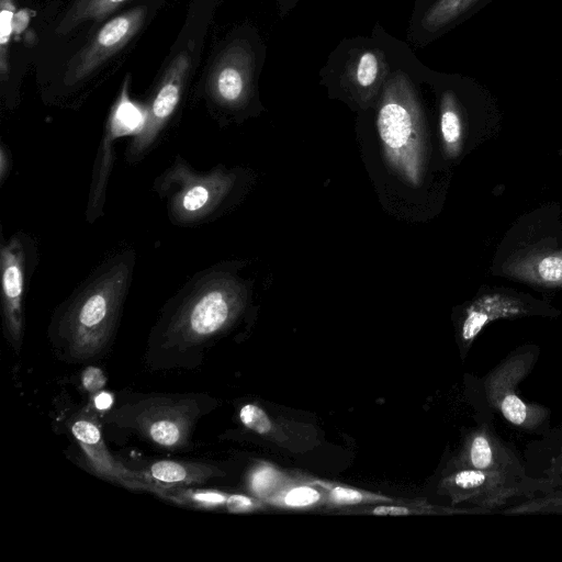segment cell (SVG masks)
Instances as JSON below:
<instances>
[{
	"label": "cell",
	"mask_w": 562,
	"mask_h": 562,
	"mask_svg": "<svg viewBox=\"0 0 562 562\" xmlns=\"http://www.w3.org/2000/svg\"><path fill=\"white\" fill-rule=\"evenodd\" d=\"M241 423L257 434H267L271 429V422L265 411L255 404H246L239 412Z\"/></svg>",
	"instance_id": "cb8c5ba5"
},
{
	"label": "cell",
	"mask_w": 562,
	"mask_h": 562,
	"mask_svg": "<svg viewBox=\"0 0 562 562\" xmlns=\"http://www.w3.org/2000/svg\"><path fill=\"white\" fill-rule=\"evenodd\" d=\"M560 237L539 233L527 235L521 231L519 236L512 233L509 241L504 240L501 246L494 272L537 288L562 289Z\"/></svg>",
	"instance_id": "52a82bcc"
},
{
	"label": "cell",
	"mask_w": 562,
	"mask_h": 562,
	"mask_svg": "<svg viewBox=\"0 0 562 562\" xmlns=\"http://www.w3.org/2000/svg\"><path fill=\"white\" fill-rule=\"evenodd\" d=\"M498 514L505 516L520 515H562V487L515 503Z\"/></svg>",
	"instance_id": "ffe728a7"
},
{
	"label": "cell",
	"mask_w": 562,
	"mask_h": 562,
	"mask_svg": "<svg viewBox=\"0 0 562 562\" xmlns=\"http://www.w3.org/2000/svg\"><path fill=\"white\" fill-rule=\"evenodd\" d=\"M125 0H91L85 9L90 16H102Z\"/></svg>",
	"instance_id": "f1b7e54d"
},
{
	"label": "cell",
	"mask_w": 562,
	"mask_h": 562,
	"mask_svg": "<svg viewBox=\"0 0 562 562\" xmlns=\"http://www.w3.org/2000/svg\"><path fill=\"white\" fill-rule=\"evenodd\" d=\"M322 485L328 490L330 498L338 504H358V503L366 502L367 499L374 498V496L371 494H364L358 490H355V488H351L348 486H340V485L326 486L323 483H322Z\"/></svg>",
	"instance_id": "d4e9b609"
},
{
	"label": "cell",
	"mask_w": 562,
	"mask_h": 562,
	"mask_svg": "<svg viewBox=\"0 0 562 562\" xmlns=\"http://www.w3.org/2000/svg\"><path fill=\"white\" fill-rule=\"evenodd\" d=\"M229 268L200 270L167 302L158 326L164 346H199L231 325L244 307L246 289Z\"/></svg>",
	"instance_id": "7a4b0ae2"
},
{
	"label": "cell",
	"mask_w": 562,
	"mask_h": 562,
	"mask_svg": "<svg viewBox=\"0 0 562 562\" xmlns=\"http://www.w3.org/2000/svg\"><path fill=\"white\" fill-rule=\"evenodd\" d=\"M168 488L171 493L168 494V497L175 499L179 503L192 504L199 507H217L221 505H227V501L229 495H225L215 491H182V490H172V487H164Z\"/></svg>",
	"instance_id": "7402d4cb"
},
{
	"label": "cell",
	"mask_w": 562,
	"mask_h": 562,
	"mask_svg": "<svg viewBox=\"0 0 562 562\" xmlns=\"http://www.w3.org/2000/svg\"><path fill=\"white\" fill-rule=\"evenodd\" d=\"M71 432L85 451L90 467L100 475L133 488H148L140 473L131 472L117 463L109 453L99 427L89 419H78Z\"/></svg>",
	"instance_id": "5bb4252c"
},
{
	"label": "cell",
	"mask_w": 562,
	"mask_h": 562,
	"mask_svg": "<svg viewBox=\"0 0 562 562\" xmlns=\"http://www.w3.org/2000/svg\"><path fill=\"white\" fill-rule=\"evenodd\" d=\"M459 468L529 476L524 458L514 447L497 436L490 423L480 425L467 436L464 446L456 460L454 469Z\"/></svg>",
	"instance_id": "7c38bea8"
},
{
	"label": "cell",
	"mask_w": 562,
	"mask_h": 562,
	"mask_svg": "<svg viewBox=\"0 0 562 562\" xmlns=\"http://www.w3.org/2000/svg\"><path fill=\"white\" fill-rule=\"evenodd\" d=\"M247 88V77L236 65H226L217 74L214 85V97L226 106L241 103Z\"/></svg>",
	"instance_id": "ac0fdd59"
},
{
	"label": "cell",
	"mask_w": 562,
	"mask_h": 562,
	"mask_svg": "<svg viewBox=\"0 0 562 562\" xmlns=\"http://www.w3.org/2000/svg\"><path fill=\"white\" fill-rule=\"evenodd\" d=\"M372 513L374 515H380V516H385V515L403 516V515H408L411 513V510H409V508L404 507V506L382 505V506L374 507L372 509Z\"/></svg>",
	"instance_id": "1f68e13d"
},
{
	"label": "cell",
	"mask_w": 562,
	"mask_h": 562,
	"mask_svg": "<svg viewBox=\"0 0 562 562\" xmlns=\"http://www.w3.org/2000/svg\"><path fill=\"white\" fill-rule=\"evenodd\" d=\"M12 154L10 148L1 142L0 145V187L3 186L12 169Z\"/></svg>",
	"instance_id": "f546056e"
},
{
	"label": "cell",
	"mask_w": 562,
	"mask_h": 562,
	"mask_svg": "<svg viewBox=\"0 0 562 562\" xmlns=\"http://www.w3.org/2000/svg\"><path fill=\"white\" fill-rule=\"evenodd\" d=\"M561 312L543 300L504 286H484L464 307L459 323V338L464 352L484 327L498 319L529 316L558 317Z\"/></svg>",
	"instance_id": "9c48e42d"
},
{
	"label": "cell",
	"mask_w": 562,
	"mask_h": 562,
	"mask_svg": "<svg viewBox=\"0 0 562 562\" xmlns=\"http://www.w3.org/2000/svg\"><path fill=\"white\" fill-rule=\"evenodd\" d=\"M82 384L89 392H97L105 384V376L99 368L89 367L82 374Z\"/></svg>",
	"instance_id": "83f0119b"
},
{
	"label": "cell",
	"mask_w": 562,
	"mask_h": 562,
	"mask_svg": "<svg viewBox=\"0 0 562 562\" xmlns=\"http://www.w3.org/2000/svg\"><path fill=\"white\" fill-rule=\"evenodd\" d=\"M238 175L223 166L209 171L194 169L178 155L153 182V191L165 203L169 221L195 227L215 220L234 194Z\"/></svg>",
	"instance_id": "3957f363"
},
{
	"label": "cell",
	"mask_w": 562,
	"mask_h": 562,
	"mask_svg": "<svg viewBox=\"0 0 562 562\" xmlns=\"http://www.w3.org/2000/svg\"><path fill=\"white\" fill-rule=\"evenodd\" d=\"M441 486L452 504L469 503L491 514L553 488L540 479L471 468L454 469Z\"/></svg>",
	"instance_id": "8992f818"
},
{
	"label": "cell",
	"mask_w": 562,
	"mask_h": 562,
	"mask_svg": "<svg viewBox=\"0 0 562 562\" xmlns=\"http://www.w3.org/2000/svg\"><path fill=\"white\" fill-rule=\"evenodd\" d=\"M524 462L529 476L562 487V416L557 426L526 446Z\"/></svg>",
	"instance_id": "9a60e30c"
},
{
	"label": "cell",
	"mask_w": 562,
	"mask_h": 562,
	"mask_svg": "<svg viewBox=\"0 0 562 562\" xmlns=\"http://www.w3.org/2000/svg\"><path fill=\"white\" fill-rule=\"evenodd\" d=\"M143 11L136 10L108 22L98 33L94 42L81 58L76 78H81L102 60L119 49L137 30Z\"/></svg>",
	"instance_id": "2e32d148"
},
{
	"label": "cell",
	"mask_w": 562,
	"mask_h": 562,
	"mask_svg": "<svg viewBox=\"0 0 562 562\" xmlns=\"http://www.w3.org/2000/svg\"><path fill=\"white\" fill-rule=\"evenodd\" d=\"M255 506L254 501L244 495H229L226 507L231 512H245Z\"/></svg>",
	"instance_id": "4dcf8cb0"
},
{
	"label": "cell",
	"mask_w": 562,
	"mask_h": 562,
	"mask_svg": "<svg viewBox=\"0 0 562 562\" xmlns=\"http://www.w3.org/2000/svg\"><path fill=\"white\" fill-rule=\"evenodd\" d=\"M475 0H439L423 19L424 27L437 30L463 13Z\"/></svg>",
	"instance_id": "44dd1931"
},
{
	"label": "cell",
	"mask_w": 562,
	"mask_h": 562,
	"mask_svg": "<svg viewBox=\"0 0 562 562\" xmlns=\"http://www.w3.org/2000/svg\"><path fill=\"white\" fill-rule=\"evenodd\" d=\"M381 63L374 52L366 50L357 59L353 67V79L363 89L371 88L378 80Z\"/></svg>",
	"instance_id": "603a6c76"
},
{
	"label": "cell",
	"mask_w": 562,
	"mask_h": 562,
	"mask_svg": "<svg viewBox=\"0 0 562 562\" xmlns=\"http://www.w3.org/2000/svg\"><path fill=\"white\" fill-rule=\"evenodd\" d=\"M193 408L184 403L157 402L137 416L140 430L159 446L177 448L188 438Z\"/></svg>",
	"instance_id": "4fadbf2b"
},
{
	"label": "cell",
	"mask_w": 562,
	"mask_h": 562,
	"mask_svg": "<svg viewBox=\"0 0 562 562\" xmlns=\"http://www.w3.org/2000/svg\"><path fill=\"white\" fill-rule=\"evenodd\" d=\"M378 131L391 162L411 181L419 176V115L403 74L387 82L378 113Z\"/></svg>",
	"instance_id": "5b68a950"
},
{
	"label": "cell",
	"mask_w": 562,
	"mask_h": 562,
	"mask_svg": "<svg viewBox=\"0 0 562 562\" xmlns=\"http://www.w3.org/2000/svg\"><path fill=\"white\" fill-rule=\"evenodd\" d=\"M2 10L0 14V44L2 52L4 46L10 40V35L13 32L12 21L14 16V7L11 0H2Z\"/></svg>",
	"instance_id": "4316f807"
},
{
	"label": "cell",
	"mask_w": 562,
	"mask_h": 562,
	"mask_svg": "<svg viewBox=\"0 0 562 562\" xmlns=\"http://www.w3.org/2000/svg\"><path fill=\"white\" fill-rule=\"evenodd\" d=\"M112 396L109 393H100L94 398V404L99 409H105L112 404Z\"/></svg>",
	"instance_id": "836d02e7"
},
{
	"label": "cell",
	"mask_w": 562,
	"mask_h": 562,
	"mask_svg": "<svg viewBox=\"0 0 562 562\" xmlns=\"http://www.w3.org/2000/svg\"><path fill=\"white\" fill-rule=\"evenodd\" d=\"M321 498L319 493L308 486L295 487L284 496V503L292 507H302L316 503Z\"/></svg>",
	"instance_id": "484cf974"
},
{
	"label": "cell",
	"mask_w": 562,
	"mask_h": 562,
	"mask_svg": "<svg viewBox=\"0 0 562 562\" xmlns=\"http://www.w3.org/2000/svg\"><path fill=\"white\" fill-rule=\"evenodd\" d=\"M136 115L137 110L128 101L126 92L123 91L106 123L94 161L86 210V218L90 224L103 215L108 180L114 161V142L121 135L133 130V121Z\"/></svg>",
	"instance_id": "8fae6325"
},
{
	"label": "cell",
	"mask_w": 562,
	"mask_h": 562,
	"mask_svg": "<svg viewBox=\"0 0 562 562\" xmlns=\"http://www.w3.org/2000/svg\"><path fill=\"white\" fill-rule=\"evenodd\" d=\"M440 131L447 153L457 156L462 146L463 125L456 99L450 92L441 99Z\"/></svg>",
	"instance_id": "d6986e66"
},
{
	"label": "cell",
	"mask_w": 562,
	"mask_h": 562,
	"mask_svg": "<svg viewBox=\"0 0 562 562\" xmlns=\"http://www.w3.org/2000/svg\"><path fill=\"white\" fill-rule=\"evenodd\" d=\"M135 263L133 248L111 255L59 305L54 329L70 355L89 358L108 345L131 288Z\"/></svg>",
	"instance_id": "6da1fadb"
},
{
	"label": "cell",
	"mask_w": 562,
	"mask_h": 562,
	"mask_svg": "<svg viewBox=\"0 0 562 562\" xmlns=\"http://www.w3.org/2000/svg\"><path fill=\"white\" fill-rule=\"evenodd\" d=\"M540 349L536 344H524L512 350L483 378L487 406L516 429L541 436L550 429L551 411L539 403L524 400L520 383L531 373Z\"/></svg>",
	"instance_id": "277c9868"
},
{
	"label": "cell",
	"mask_w": 562,
	"mask_h": 562,
	"mask_svg": "<svg viewBox=\"0 0 562 562\" xmlns=\"http://www.w3.org/2000/svg\"><path fill=\"white\" fill-rule=\"evenodd\" d=\"M30 15L25 9L18 11L14 13L12 26L14 33H21L29 23Z\"/></svg>",
	"instance_id": "d6a6232c"
},
{
	"label": "cell",
	"mask_w": 562,
	"mask_h": 562,
	"mask_svg": "<svg viewBox=\"0 0 562 562\" xmlns=\"http://www.w3.org/2000/svg\"><path fill=\"white\" fill-rule=\"evenodd\" d=\"M38 262L35 239L27 233L15 232L2 238L0 249L1 306L8 338L19 348L23 333V301Z\"/></svg>",
	"instance_id": "ba28073f"
},
{
	"label": "cell",
	"mask_w": 562,
	"mask_h": 562,
	"mask_svg": "<svg viewBox=\"0 0 562 562\" xmlns=\"http://www.w3.org/2000/svg\"><path fill=\"white\" fill-rule=\"evenodd\" d=\"M149 488L172 487L205 482L207 479L220 475V471L203 463H189L177 461H158L140 473Z\"/></svg>",
	"instance_id": "e0dca14e"
},
{
	"label": "cell",
	"mask_w": 562,
	"mask_h": 562,
	"mask_svg": "<svg viewBox=\"0 0 562 562\" xmlns=\"http://www.w3.org/2000/svg\"><path fill=\"white\" fill-rule=\"evenodd\" d=\"M189 59L186 54L177 57L164 82L151 99L143 120L125 149V161L134 165L143 160L161 142L182 92Z\"/></svg>",
	"instance_id": "30bf717a"
}]
</instances>
